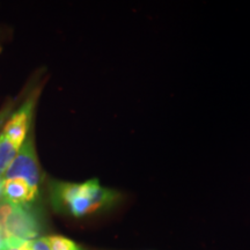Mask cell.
I'll return each mask as SVG.
<instances>
[{
  "instance_id": "obj_1",
  "label": "cell",
  "mask_w": 250,
  "mask_h": 250,
  "mask_svg": "<svg viewBox=\"0 0 250 250\" xmlns=\"http://www.w3.org/2000/svg\"><path fill=\"white\" fill-rule=\"evenodd\" d=\"M50 198L55 210L81 218L111 208L120 199V193L103 188L95 179L83 183L52 181Z\"/></svg>"
},
{
  "instance_id": "obj_2",
  "label": "cell",
  "mask_w": 250,
  "mask_h": 250,
  "mask_svg": "<svg viewBox=\"0 0 250 250\" xmlns=\"http://www.w3.org/2000/svg\"><path fill=\"white\" fill-rule=\"evenodd\" d=\"M0 227L5 239L30 241L37 239L40 224L27 205H15L2 201L0 204Z\"/></svg>"
},
{
  "instance_id": "obj_3",
  "label": "cell",
  "mask_w": 250,
  "mask_h": 250,
  "mask_svg": "<svg viewBox=\"0 0 250 250\" xmlns=\"http://www.w3.org/2000/svg\"><path fill=\"white\" fill-rule=\"evenodd\" d=\"M11 179L22 180L34 191L39 192L41 184V168L39 160H37L33 138L30 137L24 140L17 156L2 176V180Z\"/></svg>"
},
{
  "instance_id": "obj_4",
  "label": "cell",
  "mask_w": 250,
  "mask_h": 250,
  "mask_svg": "<svg viewBox=\"0 0 250 250\" xmlns=\"http://www.w3.org/2000/svg\"><path fill=\"white\" fill-rule=\"evenodd\" d=\"M34 105H35V98L27 99L20 109L12 115V117L9 118L4 129H2L1 133L19 148L26 140Z\"/></svg>"
},
{
  "instance_id": "obj_5",
  "label": "cell",
  "mask_w": 250,
  "mask_h": 250,
  "mask_svg": "<svg viewBox=\"0 0 250 250\" xmlns=\"http://www.w3.org/2000/svg\"><path fill=\"white\" fill-rule=\"evenodd\" d=\"M39 192L34 191L22 180H2V201L15 205H28L35 201Z\"/></svg>"
},
{
  "instance_id": "obj_6",
  "label": "cell",
  "mask_w": 250,
  "mask_h": 250,
  "mask_svg": "<svg viewBox=\"0 0 250 250\" xmlns=\"http://www.w3.org/2000/svg\"><path fill=\"white\" fill-rule=\"evenodd\" d=\"M19 149L20 148L9 142L4 134L0 133V179H2L5 171L17 156Z\"/></svg>"
},
{
  "instance_id": "obj_7",
  "label": "cell",
  "mask_w": 250,
  "mask_h": 250,
  "mask_svg": "<svg viewBox=\"0 0 250 250\" xmlns=\"http://www.w3.org/2000/svg\"><path fill=\"white\" fill-rule=\"evenodd\" d=\"M50 250H85L76 242L61 235L45 236Z\"/></svg>"
},
{
  "instance_id": "obj_8",
  "label": "cell",
  "mask_w": 250,
  "mask_h": 250,
  "mask_svg": "<svg viewBox=\"0 0 250 250\" xmlns=\"http://www.w3.org/2000/svg\"><path fill=\"white\" fill-rule=\"evenodd\" d=\"M11 105H9V107H7L6 109H4V110H2L1 112H0V129H1V126H2V124H4V122H5V120H6V117L8 116V114H9V111H11Z\"/></svg>"
},
{
  "instance_id": "obj_9",
  "label": "cell",
  "mask_w": 250,
  "mask_h": 250,
  "mask_svg": "<svg viewBox=\"0 0 250 250\" xmlns=\"http://www.w3.org/2000/svg\"><path fill=\"white\" fill-rule=\"evenodd\" d=\"M6 249V239L4 235V232H2L1 227H0V250Z\"/></svg>"
},
{
  "instance_id": "obj_10",
  "label": "cell",
  "mask_w": 250,
  "mask_h": 250,
  "mask_svg": "<svg viewBox=\"0 0 250 250\" xmlns=\"http://www.w3.org/2000/svg\"><path fill=\"white\" fill-rule=\"evenodd\" d=\"M5 250H24V249L21 248V247H19V246H7L6 245Z\"/></svg>"
},
{
  "instance_id": "obj_11",
  "label": "cell",
  "mask_w": 250,
  "mask_h": 250,
  "mask_svg": "<svg viewBox=\"0 0 250 250\" xmlns=\"http://www.w3.org/2000/svg\"><path fill=\"white\" fill-rule=\"evenodd\" d=\"M2 199V179H0V201Z\"/></svg>"
}]
</instances>
